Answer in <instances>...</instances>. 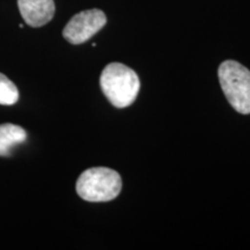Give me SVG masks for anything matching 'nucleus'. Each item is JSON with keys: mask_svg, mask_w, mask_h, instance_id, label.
Returning a JSON list of instances; mask_svg holds the SVG:
<instances>
[{"mask_svg": "<svg viewBox=\"0 0 250 250\" xmlns=\"http://www.w3.org/2000/svg\"><path fill=\"white\" fill-rule=\"evenodd\" d=\"M101 89L108 101L116 108H126L136 101L140 80L132 68L122 62H110L100 78Z\"/></svg>", "mask_w": 250, "mask_h": 250, "instance_id": "nucleus-1", "label": "nucleus"}, {"mask_svg": "<svg viewBox=\"0 0 250 250\" xmlns=\"http://www.w3.org/2000/svg\"><path fill=\"white\" fill-rule=\"evenodd\" d=\"M76 189L78 195L86 202H110L122 190L121 175L110 168H89L79 176Z\"/></svg>", "mask_w": 250, "mask_h": 250, "instance_id": "nucleus-2", "label": "nucleus"}, {"mask_svg": "<svg viewBox=\"0 0 250 250\" xmlns=\"http://www.w3.org/2000/svg\"><path fill=\"white\" fill-rule=\"evenodd\" d=\"M219 83L229 104L237 112L250 114V71L235 61H225L218 70Z\"/></svg>", "mask_w": 250, "mask_h": 250, "instance_id": "nucleus-3", "label": "nucleus"}, {"mask_svg": "<svg viewBox=\"0 0 250 250\" xmlns=\"http://www.w3.org/2000/svg\"><path fill=\"white\" fill-rule=\"evenodd\" d=\"M105 23L107 17L101 9H87L68 21L62 30V36L71 44H83L98 34Z\"/></svg>", "mask_w": 250, "mask_h": 250, "instance_id": "nucleus-4", "label": "nucleus"}, {"mask_svg": "<svg viewBox=\"0 0 250 250\" xmlns=\"http://www.w3.org/2000/svg\"><path fill=\"white\" fill-rule=\"evenodd\" d=\"M18 7L24 22L34 28L49 23L56 11L54 0H18Z\"/></svg>", "mask_w": 250, "mask_h": 250, "instance_id": "nucleus-5", "label": "nucleus"}, {"mask_svg": "<svg viewBox=\"0 0 250 250\" xmlns=\"http://www.w3.org/2000/svg\"><path fill=\"white\" fill-rule=\"evenodd\" d=\"M26 130L15 124L0 125V156H8L15 146L26 142Z\"/></svg>", "mask_w": 250, "mask_h": 250, "instance_id": "nucleus-6", "label": "nucleus"}, {"mask_svg": "<svg viewBox=\"0 0 250 250\" xmlns=\"http://www.w3.org/2000/svg\"><path fill=\"white\" fill-rule=\"evenodd\" d=\"M19 100V89L7 77L0 73V104L13 105Z\"/></svg>", "mask_w": 250, "mask_h": 250, "instance_id": "nucleus-7", "label": "nucleus"}]
</instances>
